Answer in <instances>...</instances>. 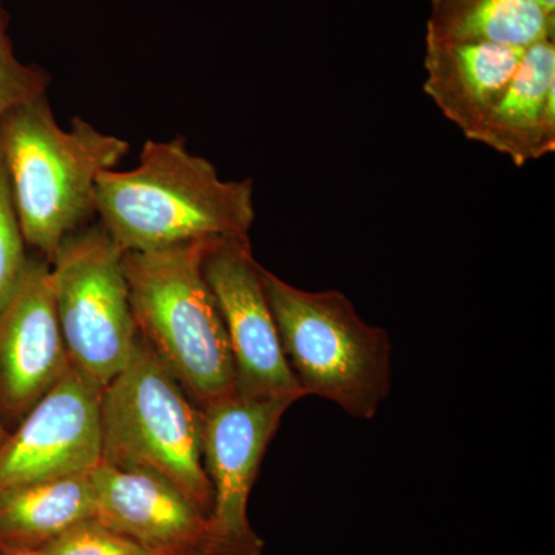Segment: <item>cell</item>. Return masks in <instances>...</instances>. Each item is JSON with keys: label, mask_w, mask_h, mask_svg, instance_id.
Here are the masks:
<instances>
[{"label": "cell", "mask_w": 555, "mask_h": 555, "mask_svg": "<svg viewBox=\"0 0 555 555\" xmlns=\"http://www.w3.org/2000/svg\"><path fill=\"white\" fill-rule=\"evenodd\" d=\"M94 217L122 254L247 240L257 218L254 181H224L184 138L150 139L134 169L100 175Z\"/></svg>", "instance_id": "6da1fadb"}, {"label": "cell", "mask_w": 555, "mask_h": 555, "mask_svg": "<svg viewBox=\"0 0 555 555\" xmlns=\"http://www.w3.org/2000/svg\"><path fill=\"white\" fill-rule=\"evenodd\" d=\"M129 152V142L79 116L62 129L47 93L11 108L0 119V156L27 246L50 262L94 217L100 175Z\"/></svg>", "instance_id": "7a4b0ae2"}, {"label": "cell", "mask_w": 555, "mask_h": 555, "mask_svg": "<svg viewBox=\"0 0 555 555\" xmlns=\"http://www.w3.org/2000/svg\"><path fill=\"white\" fill-rule=\"evenodd\" d=\"M217 240L122 254L139 337L199 409L235 396V367L204 258Z\"/></svg>", "instance_id": "3957f363"}, {"label": "cell", "mask_w": 555, "mask_h": 555, "mask_svg": "<svg viewBox=\"0 0 555 555\" xmlns=\"http://www.w3.org/2000/svg\"><path fill=\"white\" fill-rule=\"evenodd\" d=\"M281 346L302 392L372 420L392 390V341L339 291H306L262 268Z\"/></svg>", "instance_id": "277c9868"}, {"label": "cell", "mask_w": 555, "mask_h": 555, "mask_svg": "<svg viewBox=\"0 0 555 555\" xmlns=\"http://www.w3.org/2000/svg\"><path fill=\"white\" fill-rule=\"evenodd\" d=\"M101 436L102 463L158 474L210 517L203 414L139 334L127 366L101 390Z\"/></svg>", "instance_id": "5b68a950"}, {"label": "cell", "mask_w": 555, "mask_h": 555, "mask_svg": "<svg viewBox=\"0 0 555 555\" xmlns=\"http://www.w3.org/2000/svg\"><path fill=\"white\" fill-rule=\"evenodd\" d=\"M50 276L69 361L104 389L138 339L122 251L100 224L86 225L51 258Z\"/></svg>", "instance_id": "8992f818"}, {"label": "cell", "mask_w": 555, "mask_h": 555, "mask_svg": "<svg viewBox=\"0 0 555 555\" xmlns=\"http://www.w3.org/2000/svg\"><path fill=\"white\" fill-rule=\"evenodd\" d=\"M294 404L235 393L201 409L204 469L214 494L208 555H261L264 551V542L248 520V499L270 441Z\"/></svg>", "instance_id": "52a82bcc"}, {"label": "cell", "mask_w": 555, "mask_h": 555, "mask_svg": "<svg viewBox=\"0 0 555 555\" xmlns=\"http://www.w3.org/2000/svg\"><path fill=\"white\" fill-rule=\"evenodd\" d=\"M261 270L250 238L214 241L204 258V275L228 334L236 393L297 403L306 393L284 356Z\"/></svg>", "instance_id": "ba28073f"}, {"label": "cell", "mask_w": 555, "mask_h": 555, "mask_svg": "<svg viewBox=\"0 0 555 555\" xmlns=\"http://www.w3.org/2000/svg\"><path fill=\"white\" fill-rule=\"evenodd\" d=\"M101 387L75 366L0 444V494L89 474L102 460Z\"/></svg>", "instance_id": "9c48e42d"}, {"label": "cell", "mask_w": 555, "mask_h": 555, "mask_svg": "<svg viewBox=\"0 0 555 555\" xmlns=\"http://www.w3.org/2000/svg\"><path fill=\"white\" fill-rule=\"evenodd\" d=\"M51 287L50 262L30 258L0 310V420L21 422L72 367Z\"/></svg>", "instance_id": "30bf717a"}, {"label": "cell", "mask_w": 555, "mask_h": 555, "mask_svg": "<svg viewBox=\"0 0 555 555\" xmlns=\"http://www.w3.org/2000/svg\"><path fill=\"white\" fill-rule=\"evenodd\" d=\"M96 518L158 555H208V518L158 474L100 463L91 470Z\"/></svg>", "instance_id": "8fae6325"}, {"label": "cell", "mask_w": 555, "mask_h": 555, "mask_svg": "<svg viewBox=\"0 0 555 555\" xmlns=\"http://www.w3.org/2000/svg\"><path fill=\"white\" fill-rule=\"evenodd\" d=\"M525 49L426 36L425 93L467 139L513 82Z\"/></svg>", "instance_id": "7c38bea8"}, {"label": "cell", "mask_w": 555, "mask_h": 555, "mask_svg": "<svg viewBox=\"0 0 555 555\" xmlns=\"http://www.w3.org/2000/svg\"><path fill=\"white\" fill-rule=\"evenodd\" d=\"M507 156L517 167L555 150V39L525 51L513 82L469 137Z\"/></svg>", "instance_id": "4fadbf2b"}, {"label": "cell", "mask_w": 555, "mask_h": 555, "mask_svg": "<svg viewBox=\"0 0 555 555\" xmlns=\"http://www.w3.org/2000/svg\"><path fill=\"white\" fill-rule=\"evenodd\" d=\"M93 517L96 495L91 473L10 489L0 494V546L40 550Z\"/></svg>", "instance_id": "5bb4252c"}, {"label": "cell", "mask_w": 555, "mask_h": 555, "mask_svg": "<svg viewBox=\"0 0 555 555\" xmlns=\"http://www.w3.org/2000/svg\"><path fill=\"white\" fill-rule=\"evenodd\" d=\"M426 36L525 49L555 39V21L539 0H430Z\"/></svg>", "instance_id": "9a60e30c"}, {"label": "cell", "mask_w": 555, "mask_h": 555, "mask_svg": "<svg viewBox=\"0 0 555 555\" xmlns=\"http://www.w3.org/2000/svg\"><path fill=\"white\" fill-rule=\"evenodd\" d=\"M10 13L0 0V119L11 108L47 93L51 76L38 64H25L10 38Z\"/></svg>", "instance_id": "2e32d148"}, {"label": "cell", "mask_w": 555, "mask_h": 555, "mask_svg": "<svg viewBox=\"0 0 555 555\" xmlns=\"http://www.w3.org/2000/svg\"><path fill=\"white\" fill-rule=\"evenodd\" d=\"M27 243L14 206L9 175L0 156V310L13 295L27 268Z\"/></svg>", "instance_id": "e0dca14e"}, {"label": "cell", "mask_w": 555, "mask_h": 555, "mask_svg": "<svg viewBox=\"0 0 555 555\" xmlns=\"http://www.w3.org/2000/svg\"><path fill=\"white\" fill-rule=\"evenodd\" d=\"M38 551L42 555H158L96 517L72 526Z\"/></svg>", "instance_id": "ac0fdd59"}, {"label": "cell", "mask_w": 555, "mask_h": 555, "mask_svg": "<svg viewBox=\"0 0 555 555\" xmlns=\"http://www.w3.org/2000/svg\"><path fill=\"white\" fill-rule=\"evenodd\" d=\"M2 555H42L38 550H21V547L0 546Z\"/></svg>", "instance_id": "d6986e66"}, {"label": "cell", "mask_w": 555, "mask_h": 555, "mask_svg": "<svg viewBox=\"0 0 555 555\" xmlns=\"http://www.w3.org/2000/svg\"><path fill=\"white\" fill-rule=\"evenodd\" d=\"M539 3L546 16L555 21V0H539Z\"/></svg>", "instance_id": "ffe728a7"}, {"label": "cell", "mask_w": 555, "mask_h": 555, "mask_svg": "<svg viewBox=\"0 0 555 555\" xmlns=\"http://www.w3.org/2000/svg\"><path fill=\"white\" fill-rule=\"evenodd\" d=\"M9 429H7V426L3 425L2 420H0V444H2L3 441H5L7 438H9Z\"/></svg>", "instance_id": "44dd1931"}, {"label": "cell", "mask_w": 555, "mask_h": 555, "mask_svg": "<svg viewBox=\"0 0 555 555\" xmlns=\"http://www.w3.org/2000/svg\"><path fill=\"white\" fill-rule=\"evenodd\" d=\"M0 555H2V551H0Z\"/></svg>", "instance_id": "7402d4cb"}]
</instances>
